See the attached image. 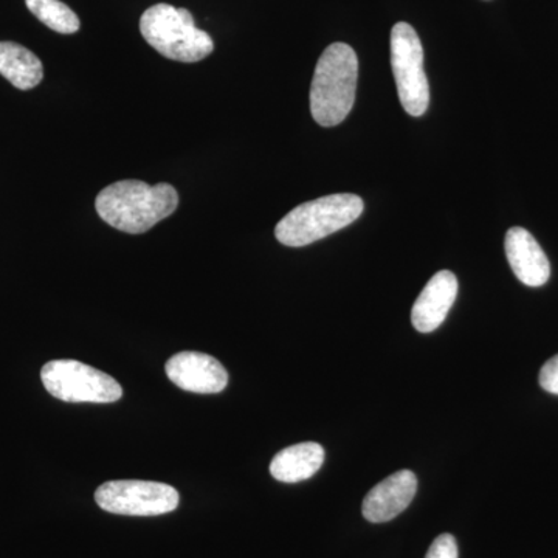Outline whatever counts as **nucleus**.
Segmentation results:
<instances>
[{
  "label": "nucleus",
  "instance_id": "15",
  "mask_svg": "<svg viewBox=\"0 0 558 558\" xmlns=\"http://www.w3.org/2000/svg\"><path fill=\"white\" fill-rule=\"evenodd\" d=\"M425 558H458V543L453 535H439L429 546Z\"/></svg>",
  "mask_w": 558,
  "mask_h": 558
},
{
  "label": "nucleus",
  "instance_id": "12",
  "mask_svg": "<svg viewBox=\"0 0 558 558\" xmlns=\"http://www.w3.org/2000/svg\"><path fill=\"white\" fill-rule=\"evenodd\" d=\"M325 462V449L317 442H301L279 451L271 459L270 473L279 483H301L312 478Z\"/></svg>",
  "mask_w": 558,
  "mask_h": 558
},
{
  "label": "nucleus",
  "instance_id": "3",
  "mask_svg": "<svg viewBox=\"0 0 558 558\" xmlns=\"http://www.w3.org/2000/svg\"><path fill=\"white\" fill-rule=\"evenodd\" d=\"M363 208V201L355 194L319 197L299 205L279 220L275 236L286 247H304L351 226Z\"/></svg>",
  "mask_w": 558,
  "mask_h": 558
},
{
  "label": "nucleus",
  "instance_id": "10",
  "mask_svg": "<svg viewBox=\"0 0 558 558\" xmlns=\"http://www.w3.org/2000/svg\"><path fill=\"white\" fill-rule=\"evenodd\" d=\"M458 288V279L450 270H440L429 279L411 311L414 329L422 333L438 329L457 301Z\"/></svg>",
  "mask_w": 558,
  "mask_h": 558
},
{
  "label": "nucleus",
  "instance_id": "2",
  "mask_svg": "<svg viewBox=\"0 0 558 558\" xmlns=\"http://www.w3.org/2000/svg\"><path fill=\"white\" fill-rule=\"evenodd\" d=\"M359 60L348 44H330L315 68L311 86V112L319 126L343 123L354 108Z\"/></svg>",
  "mask_w": 558,
  "mask_h": 558
},
{
  "label": "nucleus",
  "instance_id": "16",
  "mask_svg": "<svg viewBox=\"0 0 558 558\" xmlns=\"http://www.w3.org/2000/svg\"><path fill=\"white\" fill-rule=\"evenodd\" d=\"M538 380L545 391L558 396V354L543 365Z\"/></svg>",
  "mask_w": 558,
  "mask_h": 558
},
{
  "label": "nucleus",
  "instance_id": "5",
  "mask_svg": "<svg viewBox=\"0 0 558 558\" xmlns=\"http://www.w3.org/2000/svg\"><path fill=\"white\" fill-rule=\"evenodd\" d=\"M40 380L53 398L64 402L112 403L123 396L119 381L78 360H51L40 371Z\"/></svg>",
  "mask_w": 558,
  "mask_h": 558
},
{
  "label": "nucleus",
  "instance_id": "11",
  "mask_svg": "<svg viewBox=\"0 0 558 558\" xmlns=\"http://www.w3.org/2000/svg\"><path fill=\"white\" fill-rule=\"evenodd\" d=\"M505 248L513 274L524 286L539 288L549 281L548 256L527 230L521 227L510 229L506 234Z\"/></svg>",
  "mask_w": 558,
  "mask_h": 558
},
{
  "label": "nucleus",
  "instance_id": "4",
  "mask_svg": "<svg viewBox=\"0 0 558 558\" xmlns=\"http://www.w3.org/2000/svg\"><path fill=\"white\" fill-rule=\"evenodd\" d=\"M140 33L153 49L179 62H199L215 50L207 32L194 24L193 14L168 3H157L142 14Z\"/></svg>",
  "mask_w": 558,
  "mask_h": 558
},
{
  "label": "nucleus",
  "instance_id": "6",
  "mask_svg": "<svg viewBox=\"0 0 558 558\" xmlns=\"http://www.w3.org/2000/svg\"><path fill=\"white\" fill-rule=\"evenodd\" d=\"M391 65L403 109L411 117L424 116L429 105L424 47L416 31L407 22H399L392 27Z\"/></svg>",
  "mask_w": 558,
  "mask_h": 558
},
{
  "label": "nucleus",
  "instance_id": "1",
  "mask_svg": "<svg viewBox=\"0 0 558 558\" xmlns=\"http://www.w3.org/2000/svg\"><path fill=\"white\" fill-rule=\"evenodd\" d=\"M179 194L170 183L148 185L140 180H121L106 186L95 201L98 216L113 229L142 234L178 209Z\"/></svg>",
  "mask_w": 558,
  "mask_h": 558
},
{
  "label": "nucleus",
  "instance_id": "14",
  "mask_svg": "<svg viewBox=\"0 0 558 558\" xmlns=\"http://www.w3.org/2000/svg\"><path fill=\"white\" fill-rule=\"evenodd\" d=\"M25 3L27 9L50 31L61 35H73L80 31V17L61 0H25Z\"/></svg>",
  "mask_w": 558,
  "mask_h": 558
},
{
  "label": "nucleus",
  "instance_id": "13",
  "mask_svg": "<svg viewBox=\"0 0 558 558\" xmlns=\"http://www.w3.org/2000/svg\"><path fill=\"white\" fill-rule=\"evenodd\" d=\"M0 75L16 89H35L44 78L43 62L21 44L5 40L0 43Z\"/></svg>",
  "mask_w": 558,
  "mask_h": 558
},
{
  "label": "nucleus",
  "instance_id": "8",
  "mask_svg": "<svg viewBox=\"0 0 558 558\" xmlns=\"http://www.w3.org/2000/svg\"><path fill=\"white\" fill-rule=\"evenodd\" d=\"M165 369L175 387L196 395H218L229 384L222 363L204 352H179L168 360Z\"/></svg>",
  "mask_w": 558,
  "mask_h": 558
},
{
  "label": "nucleus",
  "instance_id": "7",
  "mask_svg": "<svg viewBox=\"0 0 558 558\" xmlns=\"http://www.w3.org/2000/svg\"><path fill=\"white\" fill-rule=\"evenodd\" d=\"M179 492L154 481H108L95 492L102 510L117 515L157 517L178 509Z\"/></svg>",
  "mask_w": 558,
  "mask_h": 558
},
{
  "label": "nucleus",
  "instance_id": "9",
  "mask_svg": "<svg viewBox=\"0 0 558 558\" xmlns=\"http://www.w3.org/2000/svg\"><path fill=\"white\" fill-rule=\"evenodd\" d=\"M416 492V475L410 470H399L371 488L363 501V517L371 523H387L409 508Z\"/></svg>",
  "mask_w": 558,
  "mask_h": 558
}]
</instances>
